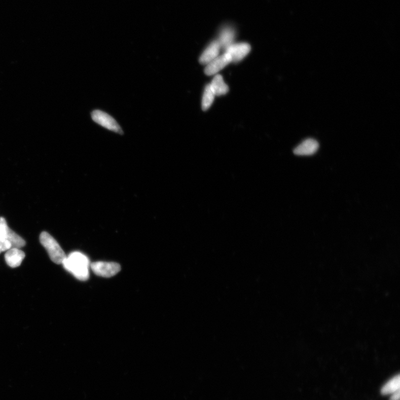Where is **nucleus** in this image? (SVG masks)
<instances>
[{"label":"nucleus","mask_w":400,"mask_h":400,"mask_svg":"<svg viewBox=\"0 0 400 400\" xmlns=\"http://www.w3.org/2000/svg\"><path fill=\"white\" fill-rule=\"evenodd\" d=\"M214 94L212 92L210 84L206 86L202 99V108L204 111H206L209 108L213 102Z\"/></svg>","instance_id":"ddd939ff"},{"label":"nucleus","mask_w":400,"mask_h":400,"mask_svg":"<svg viewBox=\"0 0 400 400\" xmlns=\"http://www.w3.org/2000/svg\"><path fill=\"white\" fill-rule=\"evenodd\" d=\"M393 393V394L390 397V400H399V390Z\"/></svg>","instance_id":"2eb2a0df"},{"label":"nucleus","mask_w":400,"mask_h":400,"mask_svg":"<svg viewBox=\"0 0 400 400\" xmlns=\"http://www.w3.org/2000/svg\"><path fill=\"white\" fill-rule=\"evenodd\" d=\"M64 268L77 279L86 281L90 276L89 259L83 253L75 251L66 257L62 264Z\"/></svg>","instance_id":"f257e3e1"},{"label":"nucleus","mask_w":400,"mask_h":400,"mask_svg":"<svg viewBox=\"0 0 400 400\" xmlns=\"http://www.w3.org/2000/svg\"><path fill=\"white\" fill-rule=\"evenodd\" d=\"M40 241L47 251L52 262L62 264L66 255L54 237L47 232L44 231L40 236Z\"/></svg>","instance_id":"f03ea898"},{"label":"nucleus","mask_w":400,"mask_h":400,"mask_svg":"<svg viewBox=\"0 0 400 400\" xmlns=\"http://www.w3.org/2000/svg\"><path fill=\"white\" fill-rule=\"evenodd\" d=\"M231 62L230 57L227 53H225L206 65L205 73L208 76L216 75Z\"/></svg>","instance_id":"423d86ee"},{"label":"nucleus","mask_w":400,"mask_h":400,"mask_svg":"<svg viewBox=\"0 0 400 400\" xmlns=\"http://www.w3.org/2000/svg\"><path fill=\"white\" fill-rule=\"evenodd\" d=\"M91 117L96 123L107 130L123 134V131L117 121L107 113L100 110H95L92 113Z\"/></svg>","instance_id":"20e7f679"},{"label":"nucleus","mask_w":400,"mask_h":400,"mask_svg":"<svg viewBox=\"0 0 400 400\" xmlns=\"http://www.w3.org/2000/svg\"><path fill=\"white\" fill-rule=\"evenodd\" d=\"M318 148L319 144L315 139L307 138L294 149V153L299 156H310L316 153Z\"/></svg>","instance_id":"0eeeda50"},{"label":"nucleus","mask_w":400,"mask_h":400,"mask_svg":"<svg viewBox=\"0 0 400 400\" xmlns=\"http://www.w3.org/2000/svg\"><path fill=\"white\" fill-rule=\"evenodd\" d=\"M221 49L217 40L213 41L203 52L200 57V62L201 64L207 65L219 56Z\"/></svg>","instance_id":"1a4fd4ad"},{"label":"nucleus","mask_w":400,"mask_h":400,"mask_svg":"<svg viewBox=\"0 0 400 400\" xmlns=\"http://www.w3.org/2000/svg\"><path fill=\"white\" fill-rule=\"evenodd\" d=\"M25 258V252L17 247L11 248L5 255L6 263L12 268L20 266Z\"/></svg>","instance_id":"6e6552de"},{"label":"nucleus","mask_w":400,"mask_h":400,"mask_svg":"<svg viewBox=\"0 0 400 400\" xmlns=\"http://www.w3.org/2000/svg\"><path fill=\"white\" fill-rule=\"evenodd\" d=\"M12 245L7 240L0 239V253L2 252L7 251L11 248H12Z\"/></svg>","instance_id":"4468645a"},{"label":"nucleus","mask_w":400,"mask_h":400,"mask_svg":"<svg viewBox=\"0 0 400 400\" xmlns=\"http://www.w3.org/2000/svg\"><path fill=\"white\" fill-rule=\"evenodd\" d=\"M210 86L215 96L227 94L229 90L228 86L225 84L223 77L220 75H216L214 77Z\"/></svg>","instance_id":"9b49d317"},{"label":"nucleus","mask_w":400,"mask_h":400,"mask_svg":"<svg viewBox=\"0 0 400 400\" xmlns=\"http://www.w3.org/2000/svg\"><path fill=\"white\" fill-rule=\"evenodd\" d=\"M400 378L399 375L394 377L382 388L381 393L382 395H386L393 393L399 390Z\"/></svg>","instance_id":"f8f14e48"},{"label":"nucleus","mask_w":400,"mask_h":400,"mask_svg":"<svg viewBox=\"0 0 400 400\" xmlns=\"http://www.w3.org/2000/svg\"><path fill=\"white\" fill-rule=\"evenodd\" d=\"M225 51L230 57L231 62H238L250 53L251 46L245 43H234Z\"/></svg>","instance_id":"39448f33"},{"label":"nucleus","mask_w":400,"mask_h":400,"mask_svg":"<svg viewBox=\"0 0 400 400\" xmlns=\"http://www.w3.org/2000/svg\"><path fill=\"white\" fill-rule=\"evenodd\" d=\"M236 38L235 29L231 26H227L223 27L220 31L217 42L221 49L226 50L229 46L233 44Z\"/></svg>","instance_id":"9d476101"},{"label":"nucleus","mask_w":400,"mask_h":400,"mask_svg":"<svg viewBox=\"0 0 400 400\" xmlns=\"http://www.w3.org/2000/svg\"><path fill=\"white\" fill-rule=\"evenodd\" d=\"M90 268L97 276L110 278L119 273L121 266L117 263L97 262L91 264Z\"/></svg>","instance_id":"7ed1b4c3"}]
</instances>
